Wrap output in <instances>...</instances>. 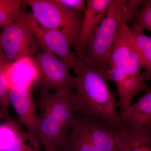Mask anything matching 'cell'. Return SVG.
I'll return each instance as SVG.
<instances>
[{"mask_svg":"<svg viewBox=\"0 0 151 151\" xmlns=\"http://www.w3.org/2000/svg\"><path fill=\"white\" fill-rule=\"evenodd\" d=\"M141 68L145 69L142 74L145 81L151 78V38L144 34L143 31L132 26L129 27Z\"/></svg>","mask_w":151,"mask_h":151,"instance_id":"15","label":"cell"},{"mask_svg":"<svg viewBox=\"0 0 151 151\" xmlns=\"http://www.w3.org/2000/svg\"><path fill=\"white\" fill-rule=\"evenodd\" d=\"M20 15L27 23L42 50H47L59 56L69 69H73L74 72L81 67L82 60L75 52L70 51L68 39L61 31L41 27L31 13L21 10Z\"/></svg>","mask_w":151,"mask_h":151,"instance_id":"8","label":"cell"},{"mask_svg":"<svg viewBox=\"0 0 151 151\" xmlns=\"http://www.w3.org/2000/svg\"><path fill=\"white\" fill-rule=\"evenodd\" d=\"M132 26L143 30L151 31V1H143L142 8L135 15ZM133 20V19H132Z\"/></svg>","mask_w":151,"mask_h":151,"instance_id":"21","label":"cell"},{"mask_svg":"<svg viewBox=\"0 0 151 151\" xmlns=\"http://www.w3.org/2000/svg\"><path fill=\"white\" fill-rule=\"evenodd\" d=\"M0 49L9 60L14 62L25 57H34L41 48L27 23L19 14L0 33Z\"/></svg>","mask_w":151,"mask_h":151,"instance_id":"6","label":"cell"},{"mask_svg":"<svg viewBox=\"0 0 151 151\" xmlns=\"http://www.w3.org/2000/svg\"><path fill=\"white\" fill-rule=\"evenodd\" d=\"M0 124V151H7L14 139L21 129L12 119Z\"/></svg>","mask_w":151,"mask_h":151,"instance_id":"19","label":"cell"},{"mask_svg":"<svg viewBox=\"0 0 151 151\" xmlns=\"http://www.w3.org/2000/svg\"><path fill=\"white\" fill-rule=\"evenodd\" d=\"M45 151H60L59 149L56 147L48 148H45Z\"/></svg>","mask_w":151,"mask_h":151,"instance_id":"25","label":"cell"},{"mask_svg":"<svg viewBox=\"0 0 151 151\" xmlns=\"http://www.w3.org/2000/svg\"><path fill=\"white\" fill-rule=\"evenodd\" d=\"M23 1L0 0V28L9 25L16 20Z\"/></svg>","mask_w":151,"mask_h":151,"instance_id":"17","label":"cell"},{"mask_svg":"<svg viewBox=\"0 0 151 151\" xmlns=\"http://www.w3.org/2000/svg\"><path fill=\"white\" fill-rule=\"evenodd\" d=\"M41 27L58 30L67 37L70 47H77L83 15L81 12L55 2L54 0H25Z\"/></svg>","mask_w":151,"mask_h":151,"instance_id":"5","label":"cell"},{"mask_svg":"<svg viewBox=\"0 0 151 151\" xmlns=\"http://www.w3.org/2000/svg\"><path fill=\"white\" fill-rule=\"evenodd\" d=\"M120 114L122 122H127L135 128H142L151 124V89L137 103L121 111Z\"/></svg>","mask_w":151,"mask_h":151,"instance_id":"14","label":"cell"},{"mask_svg":"<svg viewBox=\"0 0 151 151\" xmlns=\"http://www.w3.org/2000/svg\"><path fill=\"white\" fill-rule=\"evenodd\" d=\"M6 76L9 88L19 84L32 86L39 78L33 58L25 57L13 62L8 68Z\"/></svg>","mask_w":151,"mask_h":151,"instance_id":"13","label":"cell"},{"mask_svg":"<svg viewBox=\"0 0 151 151\" xmlns=\"http://www.w3.org/2000/svg\"><path fill=\"white\" fill-rule=\"evenodd\" d=\"M143 2L142 0L128 1L126 11L123 19L127 22L132 20L139 9Z\"/></svg>","mask_w":151,"mask_h":151,"instance_id":"22","label":"cell"},{"mask_svg":"<svg viewBox=\"0 0 151 151\" xmlns=\"http://www.w3.org/2000/svg\"><path fill=\"white\" fill-rule=\"evenodd\" d=\"M76 124L97 148L102 151H119L115 143L116 130L104 122L89 117L76 118Z\"/></svg>","mask_w":151,"mask_h":151,"instance_id":"10","label":"cell"},{"mask_svg":"<svg viewBox=\"0 0 151 151\" xmlns=\"http://www.w3.org/2000/svg\"><path fill=\"white\" fill-rule=\"evenodd\" d=\"M82 62L75 72L77 92H70L69 96L74 113L100 119L118 129L123 122L118 110V102L108 80L97 68Z\"/></svg>","mask_w":151,"mask_h":151,"instance_id":"1","label":"cell"},{"mask_svg":"<svg viewBox=\"0 0 151 151\" xmlns=\"http://www.w3.org/2000/svg\"><path fill=\"white\" fill-rule=\"evenodd\" d=\"M39 74L40 88L69 96L76 88L75 78L69 73V68L61 60L46 50L40 51L33 58Z\"/></svg>","mask_w":151,"mask_h":151,"instance_id":"7","label":"cell"},{"mask_svg":"<svg viewBox=\"0 0 151 151\" xmlns=\"http://www.w3.org/2000/svg\"><path fill=\"white\" fill-rule=\"evenodd\" d=\"M8 114L7 111H2L0 109V120L7 119Z\"/></svg>","mask_w":151,"mask_h":151,"instance_id":"24","label":"cell"},{"mask_svg":"<svg viewBox=\"0 0 151 151\" xmlns=\"http://www.w3.org/2000/svg\"><path fill=\"white\" fill-rule=\"evenodd\" d=\"M35 104L40 142L45 149H61L76 120L69 96L40 88Z\"/></svg>","mask_w":151,"mask_h":151,"instance_id":"2","label":"cell"},{"mask_svg":"<svg viewBox=\"0 0 151 151\" xmlns=\"http://www.w3.org/2000/svg\"><path fill=\"white\" fill-rule=\"evenodd\" d=\"M39 142L27 132L21 129L7 151H37Z\"/></svg>","mask_w":151,"mask_h":151,"instance_id":"20","label":"cell"},{"mask_svg":"<svg viewBox=\"0 0 151 151\" xmlns=\"http://www.w3.org/2000/svg\"><path fill=\"white\" fill-rule=\"evenodd\" d=\"M127 0H111L100 24L88 39L80 57L85 63L95 66L107 78L108 61Z\"/></svg>","mask_w":151,"mask_h":151,"instance_id":"4","label":"cell"},{"mask_svg":"<svg viewBox=\"0 0 151 151\" xmlns=\"http://www.w3.org/2000/svg\"><path fill=\"white\" fill-rule=\"evenodd\" d=\"M115 141L119 151H151V124L138 128L123 122Z\"/></svg>","mask_w":151,"mask_h":151,"instance_id":"11","label":"cell"},{"mask_svg":"<svg viewBox=\"0 0 151 151\" xmlns=\"http://www.w3.org/2000/svg\"><path fill=\"white\" fill-rule=\"evenodd\" d=\"M9 99L20 122L30 135L40 142L38 132L37 108L32 86L19 84L12 86L9 91Z\"/></svg>","mask_w":151,"mask_h":151,"instance_id":"9","label":"cell"},{"mask_svg":"<svg viewBox=\"0 0 151 151\" xmlns=\"http://www.w3.org/2000/svg\"><path fill=\"white\" fill-rule=\"evenodd\" d=\"M141 69L133 42H122L114 45L108 61L107 79L117 86L121 111L131 105L137 94L150 89L145 84Z\"/></svg>","mask_w":151,"mask_h":151,"instance_id":"3","label":"cell"},{"mask_svg":"<svg viewBox=\"0 0 151 151\" xmlns=\"http://www.w3.org/2000/svg\"><path fill=\"white\" fill-rule=\"evenodd\" d=\"M54 1L81 12L84 13L86 10V4L84 0H54Z\"/></svg>","mask_w":151,"mask_h":151,"instance_id":"23","label":"cell"},{"mask_svg":"<svg viewBox=\"0 0 151 151\" xmlns=\"http://www.w3.org/2000/svg\"><path fill=\"white\" fill-rule=\"evenodd\" d=\"M86 10L75 53L80 57L86 42L95 28L102 20L111 0H86Z\"/></svg>","mask_w":151,"mask_h":151,"instance_id":"12","label":"cell"},{"mask_svg":"<svg viewBox=\"0 0 151 151\" xmlns=\"http://www.w3.org/2000/svg\"><path fill=\"white\" fill-rule=\"evenodd\" d=\"M59 150L102 151L91 143L81 132L75 123L69 132L64 146L60 149Z\"/></svg>","mask_w":151,"mask_h":151,"instance_id":"16","label":"cell"},{"mask_svg":"<svg viewBox=\"0 0 151 151\" xmlns=\"http://www.w3.org/2000/svg\"><path fill=\"white\" fill-rule=\"evenodd\" d=\"M12 62L9 60L0 49V107L1 110L7 111L9 105V86L6 73Z\"/></svg>","mask_w":151,"mask_h":151,"instance_id":"18","label":"cell"}]
</instances>
